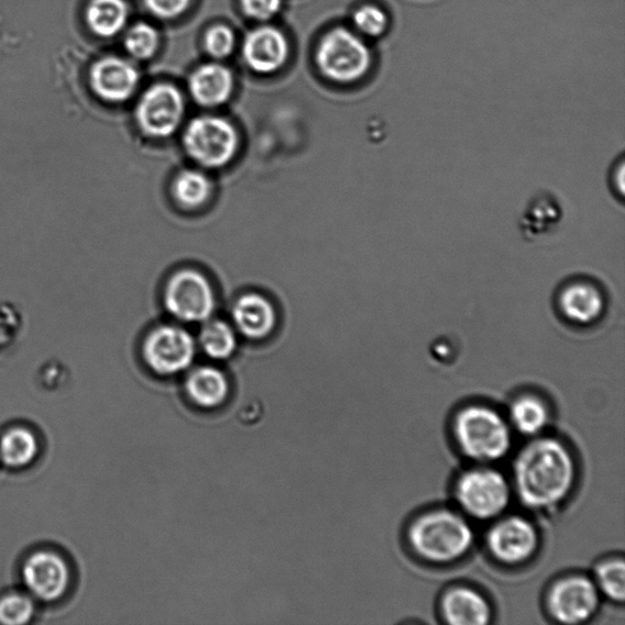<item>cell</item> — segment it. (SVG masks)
I'll return each mask as SVG.
<instances>
[{
    "label": "cell",
    "instance_id": "1f68e13d",
    "mask_svg": "<svg viewBox=\"0 0 625 625\" xmlns=\"http://www.w3.org/2000/svg\"><path fill=\"white\" fill-rule=\"evenodd\" d=\"M191 0H144L151 13L160 19H174L185 13Z\"/></svg>",
    "mask_w": 625,
    "mask_h": 625
},
{
    "label": "cell",
    "instance_id": "2e32d148",
    "mask_svg": "<svg viewBox=\"0 0 625 625\" xmlns=\"http://www.w3.org/2000/svg\"><path fill=\"white\" fill-rule=\"evenodd\" d=\"M140 76L131 63L108 57L97 62L91 72L95 92L108 102H125L136 91Z\"/></svg>",
    "mask_w": 625,
    "mask_h": 625
},
{
    "label": "cell",
    "instance_id": "ba28073f",
    "mask_svg": "<svg viewBox=\"0 0 625 625\" xmlns=\"http://www.w3.org/2000/svg\"><path fill=\"white\" fill-rule=\"evenodd\" d=\"M602 596L594 579L582 574H567L547 589L545 607L556 623L579 625L595 618Z\"/></svg>",
    "mask_w": 625,
    "mask_h": 625
},
{
    "label": "cell",
    "instance_id": "d6986e66",
    "mask_svg": "<svg viewBox=\"0 0 625 625\" xmlns=\"http://www.w3.org/2000/svg\"><path fill=\"white\" fill-rule=\"evenodd\" d=\"M189 92L204 107H218L228 102L233 91V76L220 64L210 63L189 77Z\"/></svg>",
    "mask_w": 625,
    "mask_h": 625
},
{
    "label": "cell",
    "instance_id": "8fae6325",
    "mask_svg": "<svg viewBox=\"0 0 625 625\" xmlns=\"http://www.w3.org/2000/svg\"><path fill=\"white\" fill-rule=\"evenodd\" d=\"M184 97L173 85L160 84L147 89L140 99L136 119L141 130L152 138H169L182 124Z\"/></svg>",
    "mask_w": 625,
    "mask_h": 625
},
{
    "label": "cell",
    "instance_id": "9a60e30c",
    "mask_svg": "<svg viewBox=\"0 0 625 625\" xmlns=\"http://www.w3.org/2000/svg\"><path fill=\"white\" fill-rule=\"evenodd\" d=\"M245 64L259 74H273L281 70L289 54L288 42L281 30L272 26L256 29L243 43Z\"/></svg>",
    "mask_w": 625,
    "mask_h": 625
},
{
    "label": "cell",
    "instance_id": "3957f363",
    "mask_svg": "<svg viewBox=\"0 0 625 625\" xmlns=\"http://www.w3.org/2000/svg\"><path fill=\"white\" fill-rule=\"evenodd\" d=\"M513 429L500 410L485 404H469L454 413L451 435L456 448L475 464L504 461L513 449Z\"/></svg>",
    "mask_w": 625,
    "mask_h": 625
},
{
    "label": "cell",
    "instance_id": "f546056e",
    "mask_svg": "<svg viewBox=\"0 0 625 625\" xmlns=\"http://www.w3.org/2000/svg\"><path fill=\"white\" fill-rule=\"evenodd\" d=\"M205 47L213 58L222 59L229 57L234 47L232 30L224 25L209 29L205 37Z\"/></svg>",
    "mask_w": 625,
    "mask_h": 625
},
{
    "label": "cell",
    "instance_id": "7402d4cb",
    "mask_svg": "<svg viewBox=\"0 0 625 625\" xmlns=\"http://www.w3.org/2000/svg\"><path fill=\"white\" fill-rule=\"evenodd\" d=\"M128 14L124 0H92L87 9V22L96 35L108 39L124 29Z\"/></svg>",
    "mask_w": 625,
    "mask_h": 625
},
{
    "label": "cell",
    "instance_id": "cb8c5ba5",
    "mask_svg": "<svg viewBox=\"0 0 625 625\" xmlns=\"http://www.w3.org/2000/svg\"><path fill=\"white\" fill-rule=\"evenodd\" d=\"M352 25L365 40H381L393 28V15L382 4L366 3L353 11Z\"/></svg>",
    "mask_w": 625,
    "mask_h": 625
},
{
    "label": "cell",
    "instance_id": "d6a6232c",
    "mask_svg": "<svg viewBox=\"0 0 625 625\" xmlns=\"http://www.w3.org/2000/svg\"><path fill=\"white\" fill-rule=\"evenodd\" d=\"M624 156L621 155L615 164H613L610 173V185L613 194L619 198L621 202L624 200Z\"/></svg>",
    "mask_w": 625,
    "mask_h": 625
},
{
    "label": "cell",
    "instance_id": "e0dca14e",
    "mask_svg": "<svg viewBox=\"0 0 625 625\" xmlns=\"http://www.w3.org/2000/svg\"><path fill=\"white\" fill-rule=\"evenodd\" d=\"M563 219V209L550 193L535 195L524 210L519 221L523 238L529 242L550 237L560 227Z\"/></svg>",
    "mask_w": 625,
    "mask_h": 625
},
{
    "label": "cell",
    "instance_id": "484cf974",
    "mask_svg": "<svg viewBox=\"0 0 625 625\" xmlns=\"http://www.w3.org/2000/svg\"><path fill=\"white\" fill-rule=\"evenodd\" d=\"M173 193L178 204L186 208H197L207 202L211 184L205 174L185 171L176 176Z\"/></svg>",
    "mask_w": 625,
    "mask_h": 625
},
{
    "label": "cell",
    "instance_id": "7a4b0ae2",
    "mask_svg": "<svg viewBox=\"0 0 625 625\" xmlns=\"http://www.w3.org/2000/svg\"><path fill=\"white\" fill-rule=\"evenodd\" d=\"M476 535L472 520L461 511L437 507L419 513L406 530L413 556L432 567H450L471 555Z\"/></svg>",
    "mask_w": 625,
    "mask_h": 625
},
{
    "label": "cell",
    "instance_id": "5b68a950",
    "mask_svg": "<svg viewBox=\"0 0 625 625\" xmlns=\"http://www.w3.org/2000/svg\"><path fill=\"white\" fill-rule=\"evenodd\" d=\"M324 76L342 85H353L370 76L375 55L370 42L348 28H337L324 36L317 52Z\"/></svg>",
    "mask_w": 625,
    "mask_h": 625
},
{
    "label": "cell",
    "instance_id": "4316f807",
    "mask_svg": "<svg viewBox=\"0 0 625 625\" xmlns=\"http://www.w3.org/2000/svg\"><path fill=\"white\" fill-rule=\"evenodd\" d=\"M204 351L215 360H227L237 349V337L229 324L211 320L199 335Z\"/></svg>",
    "mask_w": 625,
    "mask_h": 625
},
{
    "label": "cell",
    "instance_id": "30bf717a",
    "mask_svg": "<svg viewBox=\"0 0 625 625\" xmlns=\"http://www.w3.org/2000/svg\"><path fill=\"white\" fill-rule=\"evenodd\" d=\"M165 307L178 320L206 321L216 307L213 287L195 271L176 273L165 288Z\"/></svg>",
    "mask_w": 625,
    "mask_h": 625
},
{
    "label": "cell",
    "instance_id": "ffe728a7",
    "mask_svg": "<svg viewBox=\"0 0 625 625\" xmlns=\"http://www.w3.org/2000/svg\"><path fill=\"white\" fill-rule=\"evenodd\" d=\"M234 326L245 338L260 340L272 332L275 310L266 298L256 294L242 296L232 310Z\"/></svg>",
    "mask_w": 625,
    "mask_h": 625
},
{
    "label": "cell",
    "instance_id": "44dd1931",
    "mask_svg": "<svg viewBox=\"0 0 625 625\" xmlns=\"http://www.w3.org/2000/svg\"><path fill=\"white\" fill-rule=\"evenodd\" d=\"M186 390L195 404L204 408L221 406L230 394L227 376L213 366L198 368L189 374Z\"/></svg>",
    "mask_w": 625,
    "mask_h": 625
},
{
    "label": "cell",
    "instance_id": "277c9868",
    "mask_svg": "<svg viewBox=\"0 0 625 625\" xmlns=\"http://www.w3.org/2000/svg\"><path fill=\"white\" fill-rule=\"evenodd\" d=\"M511 480L494 464H475L457 476L453 497L471 520L487 523L504 516L512 504Z\"/></svg>",
    "mask_w": 625,
    "mask_h": 625
},
{
    "label": "cell",
    "instance_id": "603a6c76",
    "mask_svg": "<svg viewBox=\"0 0 625 625\" xmlns=\"http://www.w3.org/2000/svg\"><path fill=\"white\" fill-rule=\"evenodd\" d=\"M37 453L36 435L26 428L10 429L0 438V461L9 468L28 467Z\"/></svg>",
    "mask_w": 625,
    "mask_h": 625
},
{
    "label": "cell",
    "instance_id": "8992f818",
    "mask_svg": "<svg viewBox=\"0 0 625 625\" xmlns=\"http://www.w3.org/2000/svg\"><path fill=\"white\" fill-rule=\"evenodd\" d=\"M610 297L604 284L593 276L573 275L566 278L553 295L556 316L569 328L594 329L604 321Z\"/></svg>",
    "mask_w": 625,
    "mask_h": 625
},
{
    "label": "cell",
    "instance_id": "f1b7e54d",
    "mask_svg": "<svg viewBox=\"0 0 625 625\" xmlns=\"http://www.w3.org/2000/svg\"><path fill=\"white\" fill-rule=\"evenodd\" d=\"M33 615H35V604L28 595L11 593L0 599V623L26 624Z\"/></svg>",
    "mask_w": 625,
    "mask_h": 625
},
{
    "label": "cell",
    "instance_id": "4fadbf2b",
    "mask_svg": "<svg viewBox=\"0 0 625 625\" xmlns=\"http://www.w3.org/2000/svg\"><path fill=\"white\" fill-rule=\"evenodd\" d=\"M22 579L33 596L53 602L68 590L70 569L61 555L42 550L28 558L22 567Z\"/></svg>",
    "mask_w": 625,
    "mask_h": 625
},
{
    "label": "cell",
    "instance_id": "7c38bea8",
    "mask_svg": "<svg viewBox=\"0 0 625 625\" xmlns=\"http://www.w3.org/2000/svg\"><path fill=\"white\" fill-rule=\"evenodd\" d=\"M195 341L186 330L166 326L153 330L143 344L144 361L162 375L180 373L193 364Z\"/></svg>",
    "mask_w": 625,
    "mask_h": 625
},
{
    "label": "cell",
    "instance_id": "83f0119b",
    "mask_svg": "<svg viewBox=\"0 0 625 625\" xmlns=\"http://www.w3.org/2000/svg\"><path fill=\"white\" fill-rule=\"evenodd\" d=\"M158 32L146 22H140V24L132 26L125 37L127 51L139 61L151 59L158 50Z\"/></svg>",
    "mask_w": 625,
    "mask_h": 625
},
{
    "label": "cell",
    "instance_id": "52a82bcc",
    "mask_svg": "<svg viewBox=\"0 0 625 625\" xmlns=\"http://www.w3.org/2000/svg\"><path fill=\"white\" fill-rule=\"evenodd\" d=\"M484 545L491 560L501 567L519 568L538 556L541 535L537 524L522 515H505L491 522Z\"/></svg>",
    "mask_w": 625,
    "mask_h": 625
},
{
    "label": "cell",
    "instance_id": "d4e9b609",
    "mask_svg": "<svg viewBox=\"0 0 625 625\" xmlns=\"http://www.w3.org/2000/svg\"><path fill=\"white\" fill-rule=\"evenodd\" d=\"M594 582L602 597L623 604L625 599V564L621 556L610 557L595 567Z\"/></svg>",
    "mask_w": 625,
    "mask_h": 625
},
{
    "label": "cell",
    "instance_id": "6da1fadb",
    "mask_svg": "<svg viewBox=\"0 0 625 625\" xmlns=\"http://www.w3.org/2000/svg\"><path fill=\"white\" fill-rule=\"evenodd\" d=\"M578 479L573 450L563 440L547 435L524 445L512 465L513 494L531 512L561 508L573 495Z\"/></svg>",
    "mask_w": 625,
    "mask_h": 625
},
{
    "label": "cell",
    "instance_id": "9c48e42d",
    "mask_svg": "<svg viewBox=\"0 0 625 625\" xmlns=\"http://www.w3.org/2000/svg\"><path fill=\"white\" fill-rule=\"evenodd\" d=\"M238 133L229 121L218 117H199L189 122L184 135L186 152L198 164L221 167L238 150Z\"/></svg>",
    "mask_w": 625,
    "mask_h": 625
},
{
    "label": "cell",
    "instance_id": "5bb4252c",
    "mask_svg": "<svg viewBox=\"0 0 625 625\" xmlns=\"http://www.w3.org/2000/svg\"><path fill=\"white\" fill-rule=\"evenodd\" d=\"M439 610L442 619L451 625H486L494 618V608L486 595L467 584L446 589Z\"/></svg>",
    "mask_w": 625,
    "mask_h": 625
},
{
    "label": "cell",
    "instance_id": "4dcf8cb0",
    "mask_svg": "<svg viewBox=\"0 0 625 625\" xmlns=\"http://www.w3.org/2000/svg\"><path fill=\"white\" fill-rule=\"evenodd\" d=\"M243 13L255 20L274 18L283 6V0H241Z\"/></svg>",
    "mask_w": 625,
    "mask_h": 625
},
{
    "label": "cell",
    "instance_id": "ac0fdd59",
    "mask_svg": "<svg viewBox=\"0 0 625 625\" xmlns=\"http://www.w3.org/2000/svg\"><path fill=\"white\" fill-rule=\"evenodd\" d=\"M507 419L513 431L533 439L544 435L551 421L547 401L535 393H522L509 402Z\"/></svg>",
    "mask_w": 625,
    "mask_h": 625
}]
</instances>
